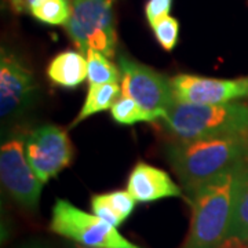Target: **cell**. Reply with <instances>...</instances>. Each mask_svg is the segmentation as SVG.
Returning <instances> with one entry per match:
<instances>
[{"instance_id": "6da1fadb", "label": "cell", "mask_w": 248, "mask_h": 248, "mask_svg": "<svg viewBox=\"0 0 248 248\" xmlns=\"http://www.w3.org/2000/svg\"><path fill=\"white\" fill-rule=\"evenodd\" d=\"M166 155L186 195L190 196L247 157L248 133L174 140L167 145Z\"/></svg>"}, {"instance_id": "7a4b0ae2", "label": "cell", "mask_w": 248, "mask_h": 248, "mask_svg": "<svg viewBox=\"0 0 248 248\" xmlns=\"http://www.w3.org/2000/svg\"><path fill=\"white\" fill-rule=\"evenodd\" d=\"M241 163L189 196L192 221L181 248H221L225 244L231 228Z\"/></svg>"}, {"instance_id": "3957f363", "label": "cell", "mask_w": 248, "mask_h": 248, "mask_svg": "<svg viewBox=\"0 0 248 248\" xmlns=\"http://www.w3.org/2000/svg\"><path fill=\"white\" fill-rule=\"evenodd\" d=\"M161 120L164 130L174 140L247 134L248 105L236 101L221 105L174 102Z\"/></svg>"}, {"instance_id": "277c9868", "label": "cell", "mask_w": 248, "mask_h": 248, "mask_svg": "<svg viewBox=\"0 0 248 248\" xmlns=\"http://www.w3.org/2000/svg\"><path fill=\"white\" fill-rule=\"evenodd\" d=\"M50 231L87 248H141L125 239L117 228L65 199L54 203Z\"/></svg>"}, {"instance_id": "5b68a950", "label": "cell", "mask_w": 248, "mask_h": 248, "mask_svg": "<svg viewBox=\"0 0 248 248\" xmlns=\"http://www.w3.org/2000/svg\"><path fill=\"white\" fill-rule=\"evenodd\" d=\"M80 53L95 50L112 58L116 50L112 0H72V13L63 25Z\"/></svg>"}, {"instance_id": "8992f818", "label": "cell", "mask_w": 248, "mask_h": 248, "mask_svg": "<svg viewBox=\"0 0 248 248\" xmlns=\"http://www.w3.org/2000/svg\"><path fill=\"white\" fill-rule=\"evenodd\" d=\"M122 73V95L135 99L153 120L163 119L175 101L171 90V79L157 71L134 61L125 54L117 57Z\"/></svg>"}, {"instance_id": "52a82bcc", "label": "cell", "mask_w": 248, "mask_h": 248, "mask_svg": "<svg viewBox=\"0 0 248 248\" xmlns=\"http://www.w3.org/2000/svg\"><path fill=\"white\" fill-rule=\"evenodd\" d=\"M1 185L16 202L28 211L39 207L43 182L35 174L25 155V138L16 135L0 149Z\"/></svg>"}, {"instance_id": "ba28073f", "label": "cell", "mask_w": 248, "mask_h": 248, "mask_svg": "<svg viewBox=\"0 0 248 248\" xmlns=\"http://www.w3.org/2000/svg\"><path fill=\"white\" fill-rule=\"evenodd\" d=\"M25 155L36 175L46 184L71 164L73 146L61 127L43 124L25 135Z\"/></svg>"}, {"instance_id": "9c48e42d", "label": "cell", "mask_w": 248, "mask_h": 248, "mask_svg": "<svg viewBox=\"0 0 248 248\" xmlns=\"http://www.w3.org/2000/svg\"><path fill=\"white\" fill-rule=\"evenodd\" d=\"M37 97L32 71L16 54L3 48L0 57V116L10 120L27 112Z\"/></svg>"}, {"instance_id": "30bf717a", "label": "cell", "mask_w": 248, "mask_h": 248, "mask_svg": "<svg viewBox=\"0 0 248 248\" xmlns=\"http://www.w3.org/2000/svg\"><path fill=\"white\" fill-rule=\"evenodd\" d=\"M175 102L193 105H221L248 97V78L214 79L181 73L171 79Z\"/></svg>"}, {"instance_id": "8fae6325", "label": "cell", "mask_w": 248, "mask_h": 248, "mask_svg": "<svg viewBox=\"0 0 248 248\" xmlns=\"http://www.w3.org/2000/svg\"><path fill=\"white\" fill-rule=\"evenodd\" d=\"M127 190L137 203H151L167 197H181V187L163 170L138 163L127 179Z\"/></svg>"}, {"instance_id": "7c38bea8", "label": "cell", "mask_w": 248, "mask_h": 248, "mask_svg": "<svg viewBox=\"0 0 248 248\" xmlns=\"http://www.w3.org/2000/svg\"><path fill=\"white\" fill-rule=\"evenodd\" d=\"M48 80L63 89H76L87 79V57L68 50L55 55L47 66Z\"/></svg>"}, {"instance_id": "4fadbf2b", "label": "cell", "mask_w": 248, "mask_h": 248, "mask_svg": "<svg viewBox=\"0 0 248 248\" xmlns=\"http://www.w3.org/2000/svg\"><path fill=\"white\" fill-rule=\"evenodd\" d=\"M226 241L248 244V156L241 163Z\"/></svg>"}, {"instance_id": "5bb4252c", "label": "cell", "mask_w": 248, "mask_h": 248, "mask_svg": "<svg viewBox=\"0 0 248 248\" xmlns=\"http://www.w3.org/2000/svg\"><path fill=\"white\" fill-rule=\"evenodd\" d=\"M120 95H122V86H119V83L89 86V93L83 104V108L71 127H75L80 122L89 119L90 116H94L99 112L110 109Z\"/></svg>"}, {"instance_id": "9a60e30c", "label": "cell", "mask_w": 248, "mask_h": 248, "mask_svg": "<svg viewBox=\"0 0 248 248\" xmlns=\"http://www.w3.org/2000/svg\"><path fill=\"white\" fill-rule=\"evenodd\" d=\"M87 81L89 86H99L107 83H120L122 73L110 58L105 54L89 50L87 54Z\"/></svg>"}, {"instance_id": "2e32d148", "label": "cell", "mask_w": 248, "mask_h": 248, "mask_svg": "<svg viewBox=\"0 0 248 248\" xmlns=\"http://www.w3.org/2000/svg\"><path fill=\"white\" fill-rule=\"evenodd\" d=\"M69 0H36L29 14L47 25H65L71 17Z\"/></svg>"}, {"instance_id": "e0dca14e", "label": "cell", "mask_w": 248, "mask_h": 248, "mask_svg": "<svg viewBox=\"0 0 248 248\" xmlns=\"http://www.w3.org/2000/svg\"><path fill=\"white\" fill-rule=\"evenodd\" d=\"M110 115L116 123L123 125H133L140 122H155L149 112H146L135 99L127 95L119 97L110 108Z\"/></svg>"}, {"instance_id": "ac0fdd59", "label": "cell", "mask_w": 248, "mask_h": 248, "mask_svg": "<svg viewBox=\"0 0 248 248\" xmlns=\"http://www.w3.org/2000/svg\"><path fill=\"white\" fill-rule=\"evenodd\" d=\"M152 29L155 32L156 40L166 51L174 50L179 35V24L175 18L170 16L161 18L152 25Z\"/></svg>"}, {"instance_id": "d6986e66", "label": "cell", "mask_w": 248, "mask_h": 248, "mask_svg": "<svg viewBox=\"0 0 248 248\" xmlns=\"http://www.w3.org/2000/svg\"><path fill=\"white\" fill-rule=\"evenodd\" d=\"M99 196L123 221L130 218L137 203L128 190H113V192L102 193Z\"/></svg>"}, {"instance_id": "ffe728a7", "label": "cell", "mask_w": 248, "mask_h": 248, "mask_svg": "<svg viewBox=\"0 0 248 248\" xmlns=\"http://www.w3.org/2000/svg\"><path fill=\"white\" fill-rule=\"evenodd\" d=\"M91 211L93 214H95L97 217H99L101 219H104L108 223H110L112 226L115 228H119L122 223H123V219L117 215V214L102 199L101 196L95 195L91 197Z\"/></svg>"}, {"instance_id": "44dd1931", "label": "cell", "mask_w": 248, "mask_h": 248, "mask_svg": "<svg viewBox=\"0 0 248 248\" xmlns=\"http://www.w3.org/2000/svg\"><path fill=\"white\" fill-rule=\"evenodd\" d=\"M172 7V0H148L145 4V17L149 25H153L161 18L167 17Z\"/></svg>"}, {"instance_id": "7402d4cb", "label": "cell", "mask_w": 248, "mask_h": 248, "mask_svg": "<svg viewBox=\"0 0 248 248\" xmlns=\"http://www.w3.org/2000/svg\"><path fill=\"white\" fill-rule=\"evenodd\" d=\"M35 1L36 0H9V4L10 7L14 10V13L25 14V13H29L31 6H32Z\"/></svg>"}, {"instance_id": "603a6c76", "label": "cell", "mask_w": 248, "mask_h": 248, "mask_svg": "<svg viewBox=\"0 0 248 248\" xmlns=\"http://www.w3.org/2000/svg\"><path fill=\"white\" fill-rule=\"evenodd\" d=\"M221 248H248V244L237 243V241H225V244Z\"/></svg>"}, {"instance_id": "cb8c5ba5", "label": "cell", "mask_w": 248, "mask_h": 248, "mask_svg": "<svg viewBox=\"0 0 248 248\" xmlns=\"http://www.w3.org/2000/svg\"><path fill=\"white\" fill-rule=\"evenodd\" d=\"M19 248H50L48 246H46L43 243H40V241H31V243H27V244H24L22 247Z\"/></svg>"}, {"instance_id": "d4e9b609", "label": "cell", "mask_w": 248, "mask_h": 248, "mask_svg": "<svg viewBox=\"0 0 248 248\" xmlns=\"http://www.w3.org/2000/svg\"><path fill=\"white\" fill-rule=\"evenodd\" d=\"M68 248H87V247H83V246H79V244H73V246H71V247Z\"/></svg>"}]
</instances>
